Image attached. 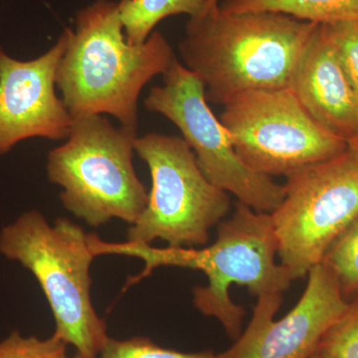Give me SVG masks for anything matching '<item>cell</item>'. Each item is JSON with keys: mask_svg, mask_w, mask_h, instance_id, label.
I'll return each instance as SVG.
<instances>
[{"mask_svg": "<svg viewBox=\"0 0 358 358\" xmlns=\"http://www.w3.org/2000/svg\"><path fill=\"white\" fill-rule=\"evenodd\" d=\"M73 358H82V357H80V355H77V353H76V355H75V357H73Z\"/></svg>", "mask_w": 358, "mask_h": 358, "instance_id": "obj_22", "label": "cell"}, {"mask_svg": "<svg viewBox=\"0 0 358 358\" xmlns=\"http://www.w3.org/2000/svg\"><path fill=\"white\" fill-rule=\"evenodd\" d=\"M217 6H219L218 0H208V7H207V9L210 8V7Z\"/></svg>", "mask_w": 358, "mask_h": 358, "instance_id": "obj_21", "label": "cell"}, {"mask_svg": "<svg viewBox=\"0 0 358 358\" xmlns=\"http://www.w3.org/2000/svg\"><path fill=\"white\" fill-rule=\"evenodd\" d=\"M223 107L220 121L235 152L270 178H288L348 150V143L317 124L289 88L245 92Z\"/></svg>", "mask_w": 358, "mask_h": 358, "instance_id": "obj_7", "label": "cell"}, {"mask_svg": "<svg viewBox=\"0 0 358 358\" xmlns=\"http://www.w3.org/2000/svg\"><path fill=\"white\" fill-rule=\"evenodd\" d=\"M313 358H317V357H315V355H313Z\"/></svg>", "mask_w": 358, "mask_h": 358, "instance_id": "obj_23", "label": "cell"}, {"mask_svg": "<svg viewBox=\"0 0 358 358\" xmlns=\"http://www.w3.org/2000/svg\"><path fill=\"white\" fill-rule=\"evenodd\" d=\"M73 30L34 60L10 57L0 46V155L32 138H68L73 117L55 93L56 74Z\"/></svg>", "mask_w": 358, "mask_h": 358, "instance_id": "obj_11", "label": "cell"}, {"mask_svg": "<svg viewBox=\"0 0 358 358\" xmlns=\"http://www.w3.org/2000/svg\"><path fill=\"white\" fill-rule=\"evenodd\" d=\"M67 343L56 336L46 339L13 331L0 341V358H69Z\"/></svg>", "mask_w": 358, "mask_h": 358, "instance_id": "obj_18", "label": "cell"}, {"mask_svg": "<svg viewBox=\"0 0 358 358\" xmlns=\"http://www.w3.org/2000/svg\"><path fill=\"white\" fill-rule=\"evenodd\" d=\"M98 358H218V355L211 350L178 352L162 348L152 339L136 336L126 341L108 338Z\"/></svg>", "mask_w": 358, "mask_h": 358, "instance_id": "obj_17", "label": "cell"}, {"mask_svg": "<svg viewBox=\"0 0 358 358\" xmlns=\"http://www.w3.org/2000/svg\"><path fill=\"white\" fill-rule=\"evenodd\" d=\"M357 300H358V293H357Z\"/></svg>", "mask_w": 358, "mask_h": 358, "instance_id": "obj_24", "label": "cell"}, {"mask_svg": "<svg viewBox=\"0 0 358 358\" xmlns=\"http://www.w3.org/2000/svg\"><path fill=\"white\" fill-rule=\"evenodd\" d=\"M176 60L162 33L152 32L143 44L129 43L122 22L121 0H96L77 13L56 85L73 120L108 114L124 128L136 131L141 90Z\"/></svg>", "mask_w": 358, "mask_h": 358, "instance_id": "obj_2", "label": "cell"}, {"mask_svg": "<svg viewBox=\"0 0 358 358\" xmlns=\"http://www.w3.org/2000/svg\"><path fill=\"white\" fill-rule=\"evenodd\" d=\"M289 88L308 114L348 143L358 134V98L326 26L319 24L296 65Z\"/></svg>", "mask_w": 358, "mask_h": 358, "instance_id": "obj_12", "label": "cell"}, {"mask_svg": "<svg viewBox=\"0 0 358 358\" xmlns=\"http://www.w3.org/2000/svg\"><path fill=\"white\" fill-rule=\"evenodd\" d=\"M207 7L208 0H121L124 34L129 43L143 44L164 18L180 14L195 17Z\"/></svg>", "mask_w": 358, "mask_h": 358, "instance_id": "obj_14", "label": "cell"}, {"mask_svg": "<svg viewBox=\"0 0 358 358\" xmlns=\"http://www.w3.org/2000/svg\"><path fill=\"white\" fill-rule=\"evenodd\" d=\"M308 275L300 301L282 319L275 320V315L282 294L259 296L248 327L218 358H313L322 336L350 303L324 264Z\"/></svg>", "mask_w": 358, "mask_h": 358, "instance_id": "obj_10", "label": "cell"}, {"mask_svg": "<svg viewBox=\"0 0 358 358\" xmlns=\"http://www.w3.org/2000/svg\"><path fill=\"white\" fill-rule=\"evenodd\" d=\"M162 76V86L150 90L145 99L148 110L164 115L178 127L212 185L257 212L274 211L284 199V185L250 169L240 159L227 129L207 103L199 77L178 59Z\"/></svg>", "mask_w": 358, "mask_h": 358, "instance_id": "obj_9", "label": "cell"}, {"mask_svg": "<svg viewBox=\"0 0 358 358\" xmlns=\"http://www.w3.org/2000/svg\"><path fill=\"white\" fill-rule=\"evenodd\" d=\"M220 8L226 13H282L317 24L358 20V0H225Z\"/></svg>", "mask_w": 358, "mask_h": 358, "instance_id": "obj_13", "label": "cell"}, {"mask_svg": "<svg viewBox=\"0 0 358 358\" xmlns=\"http://www.w3.org/2000/svg\"><path fill=\"white\" fill-rule=\"evenodd\" d=\"M96 255L120 254L143 259V275L154 268L173 266L201 271L208 284L193 289V303L200 313L215 317L226 334L236 341L242 334L245 310L230 298L233 284L246 287L257 298L281 294L293 280L278 256L277 239L270 213L257 212L237 201L233 215L219 223L217 239L204 248H154L147 244H110L96 238Z\"/></svg>", "mask_w": 358, "mask_h": 358, "instance_id": "obj_3", "label": "cell"}, {"mask_svg": "<svg viewBox=\"0 0 358 358\" xmlns=\"http://www.w3.org/2000/svg\"><path fill=\"white\" fill-rule=\"evenodd\" d=\"M0 253L32 273L50 305L54 336L74 346L82 358H98L110 338L91 300L89 234L68 219L51 225L30 210L0 231Z\"/></svg>", "mask_w": 358, "mask_h": 358, "instance_id": "obj_4", "label": "cell"}, {"mask_svg": "<svg viewBox=\"0 0 358 358\" xmlns=\"http://www.w3.org/2000/svg\"><path fill=\"white\" fill-rule=\"evenodd\" d=\"M285 197L271 212L280 264L303 279L358 216V166L345 154L287 178Z\"/></svg>", "mask_w": 358, "mask_h": 358, "instance_id": "obj_8", "label": "cell"}, {"mask_svg": "<svg viewBox=\"0 0 358 358\" xmlns=\"http://www.w3.org/2000/svg\"><path fill=\"white\" fill-rule=\"evenodd\" d=\"M136 131L115 128L101 115L73 122L68 141L47 157L50 182L62 187L66 209L92 227L112 219L133 224L145 210L148 194L134 169Z\"/></svg>", "mask_w": 358, "mask_h": 358, "instance_id": "obj_5", "label": "cell"}, {"mask_svg": "<svg viewBox=\"0 0 358 358\" xmlns=\"http://www.w3.org/2000/svg\"><path fill=\"white\" fill-rule=\"evenodd\" d=\"M348 154L358 166V134L352 140L348 141Z\"/></svg>", "mask_w": 358, "mask_h": 358, "instance_id": "obj_20", "label": "cell"}, {"mask_svg": "<svg viewBox=\"0 0 358 358\" xmlns=\"http://www.w3.org/2000/svg\"><path fill=\"white\" fill-rule=\"evenodd\" d=\"M317 25L282 13L213 6L189 17L179 52L204 84L207 102L224 106L245 92L289 88Z\"/></svg>", "mask_w": 358, "mask_h": 358, "instance_id": "obj_1", "label": "cell"}, {"mask_svg": "<svg viewBox=\"0 0 358 358\" xmlns=\"http://www.w3.org/2000/svg\"><path fill=\"white\" fill-rule=\"evenodd\" d=\"M134 150L150 169L152 187L127 242L150 245L159 239L171 248L207 244L212 228L230 211L229 194L205 178L180 136L148 134L136 138Z\"/></svg>", "mask_w": 358, "mask_h": 358, "instance_id": "obj_6", "label": "cell"}, {"mask_svg": "<svg viewBox=\"0 0 358 358\" xmlns=\"http://www.w3.org/2000/svg\"><path fill=\"white\" fill-rule=\"evenodd\" d=\"M317 358H358V300L322 336Z\"/></svg>", "mask_w": 358, "mask_h": 358, "instance_id": "obj_16", "label": "cell"}, {"mask_svg": "<svg viewBox=\"0 0 358 358\" xmlns=\"http://www.w3.org/2000/svg\"><path fill=\"white\" fill-rule=\"evenodd\" d=\"M322 264L338 282L345 299L358 293V216L327 250Z\"/></svg>", "mask_w": 358, "mask_h": 358, "instance_id": "obj_15", "label": "cell"}, {"mask_svg": "<svg viewBox=\"0 0 358 358\" xmlns=\"http://www.w3.org/2000/svg\"><path fill=\"white\" fill-rule=\"evenodd\" d=\"M358 98V20L324 24Z\"/></svg>", "mask_w": 358, "mask_h": 358, "instance_id": "obj_19", "label": "cell"}]
</instances>
